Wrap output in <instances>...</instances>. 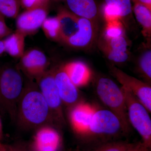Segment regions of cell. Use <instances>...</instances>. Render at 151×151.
Segmentation results:
<instances>
[{
  "instance_id": "obj_21",
  "label": "cell",
  "mask_w": 151,
  "mask_h": 151,
  "mask_svg": "<svg viewBox=\"0 0 151 151\" xmlns=\"http://www.w3.org/2000/svg\"><path fill=\"white\" fill-rule=\"evenodd\" d=\"M45 36L52 40H60L59 21L57 17H47L41 26Z\"/></svg>"
},
{
  "instance_id": "obj_28",
  "label": "cell",
  "mask_w": 151,
  "mask_h": 151,
  "mask_svg": "<svg viewBox=\"0 0 151 151\" xmlns=\"http://www.w3.org/2000/svg\"><path fill=\"white\" fill-rule=\"evenodd\" d=\"M136 1L145 5L150 9H151V0H136Z\"/></svg>"
},
{
  "instance_id": "obj_3",
  "label": "cell",
  "mask_w": 151,
  "mask_h": 151,
  "mask_svg": "<svg viewBox=\"0 0 151 151\" xmlns=\"http://www.w3.org/2000/svg\"><path fill=\"white\" fill-rule=\"evenodd\" d=\"M127 106V116L131 126L142 137L146 148L151 146V120L149 112L134 94L124 87H121Z\"/></svg>"
},
{
  "instance_id": "obj_31",
  "label": "cell",
  "mask_w": 151,
  "mask_h": 151,
  "mask_svg": "<svg viewBox=\"0 0 151 151\" xmlns=\"http://www.w3.org/2000/svg\"><path fill=\"white\" fill-rule=\"evenodd\" d=\"M2 134V125L1 121L0 119V141L1 138Z\"/></svg>"
},
{
  "instance_id": "obj_20",
  "label": "cell",
  "mask_w": 151,
  "mask_h": 151,
  "mask_svg": "<svg viewBox=\"0 0 151 151\" xmlns=\"http://www.w3.org/2000/svg\"><path fill=\"white\" fill-rule=\"evenodd\" d=\"M143 146L142 142H115L101 146L93 151H139Z\"/></svg>"
},
{
  "instance_id": "obj_24",
  "label": "cell",
  "mask_w": 151,
  "mask_h": 151,
  "mask_svg": "<svg viewBox=\"0 0 151 151\" xmlns=\"http://www.w3.org/2000/svg\"><path fill=\"white\" fill-rule=\"evenodd\" d=\"M119 20L107 22L105 29V38L107 39L124 35L123 27Z\"/></svg>"
},
{
  "instance_id": "obj_37",
  "label": "cell",
  "mask_w": 151,
  "mask_h": 151,
  "mask_svg": "<svg viewBox=\"0 0 151 151\" xmlns=\"http://www.w3.org/2000/svg\"><path fill=\"white\" fill-rule=\"evenodd\" d=\"M1 142H0V147H1Z\"/></svg>"
},
{
  "instance_id": "obj_4",
  "label": "cell",
  "mask_w": 151,
  "mask_h": 151,
  "mask_svg": "<svg viewBox=\"0 0 151 151\" xmlns=\"http://www.w3.org/2000/svg\"><path fill=\"white\" fill-rule=\"evenodd\" d=\"M19 102L21 117L28 124L38 126L48 119L50 109L39 89L24 90Z\"/></svg>"
},
{
  "instance_id": "obj_16",
  "label": "cell",
  "mask_w": 151,
  "mask_h": 151,
  "mask_svg": "<svg viewBox=\"0 0 151 151\" xmlns=\"http://www.w3.org/2000/svg\"><path fill=\"white\" fill-rule=\"evenodd\" d=\"M60 30V40L66 42L78 30V17L71 12L62 9L58 14Z\"/></svg>"
},
{
  "instance_id": "obj_1",
  "label": "cell",
  "mask_w": 151,
  "mask_h": 151,
  "mask_svg": "<svg viewBox=\"0 0 151 151\" xmlns=\"http://www.w3.org/2000/svg\"><path fill=\"white\" fill-rule=\"evenodd\" d=\"M96 89L100 100L120 120L124 133H129L131 125L127 116L125 97L121 87L120 88L112 79L102 77L97 81Z\"/></svg>"
},
{
  "instance_id": "obj_10",
  "label": "cell",
  "mask_w": 151,
  "mask_h": 151,
  "mask_svg": "<svg viewBox=\"0 0 151 151\" xmlns=\"http://www.w3.org/2000/svg\"><path fill=\"white\" fill-rule=\"evenodd\" d=\"M54 78L62 103L68 105L75 104L79 98L77 87L72 83L63 67L54 71Z\"/></svg>"
},
{
  "instance_id": "obj_25",
  "label": "cell",
  "mask_w": 151,
  "mask_h": 151,
  "mask_svg": "<svg viewBox=\"0 0 151 151\" xmlns=\"http://www.w3.org/2000/svg\"><path fill=\"white\" fill-rule=\"evenodd\" d=\"M139 68L146 79L151 81V51L148 50L143 53L139 60Z\"/></svg>"
},
{
  "instance_id": "obj_14",
  "label": "cell",
  "mask_w": 151,
  "mask_h": 151,
  "mask_svg": "<svg viewBox=\"0 0 151 151\" xmlns=\"http://www.w3.org/2000/svg\"><path fill=\"white\" fill-rule=\"evenodd\" d=\"M94 111L83 104L76 105L70 114V120L74 129L79 133L87 132Z\"/></svg>"
},
{
  "instance_id": "obj_23",
  "label": "cell",
  "mask_w": 151,
  "mask_h": 151,
  "mask_svg": "<svg viewBox=\"0 0 151 151\" xmlns=\"http://www.w3.org/2000/svg\"><path fill=\"white\" fill-rule=\"evenodd\" d=\"M21 6L20 0H0V13L4 17L16 18Z\"/></svg>"
},
{
  "instance_id": "obj_33",
  "label": "cell",
  "mask_w": 151,
  "mask_h": 151,
  "mask_svg": "<svg viewBox=\"0 0 151 151\" xmlns=\"http://www.w3.org/2000/svg\"><path fill=\"white\" fill-rule=\"evenodd\" d=\"M0 20L5 21V17L0 13Z\"/></svg>"
},
{
  "instance_id": "obj_9",
  "label": "cell",
  "mask_w": 151,
  "mask_h": 151,
  "mask_svg": "<svg viewBox=\"0 0 151 151\" xmlns=\"http://www.w3.org/2000/svg\"><path fill=\"white\" fill-rule=\"evenodd\" d=\"M21 64L27 74L37 79L45 72L47 60L40 50L32 49L24 52L21 58Z\"/></svg>"
},
{
  "instance_id": "obj_22",
  "label": "cell",
  "mask_w": 151,
  "mask_h": 151,
  "mask_svg": "<svg viewBox=\"0 0 151 151\" xmlns=\"http://www.w3.org/2000/svg\"><path fill=\"white\" fill-rule=\"evenodd\" d=\"M105 5L114 11L120 18L129 15L132 12V0H104Z\"/></svg>"
},
{
  "instance_id": "obj_7",
  "label": "cell",
  "mask_w": 151,
  "mask_h": 151,
  "mask_svg": "<svg viewBox=\"0 0 151 151\" xmlns=\"http://www.w3.org/2000/svg\"><path fill=\"white\" fill-rule=\"evenodd\" d=\"M49 5L27 10L17 17V31L26 37L35 33L47 17Z\"/></svg>"
},
{
  "instance_id": "obj_34",
  "label": "cell",
  "mask_w": 151,
  "mask_h": 151,
  "mask_svg": "<svg viewBox=\"0 0 151 151\" xmlns=\"http://www.w3.org/2000/svg\"><path fill=\"white\" fill-rule=\"evenodd\" d=\"M148 149L146 148L145 147H143L142 149V150L141 151H148Z\"/></svg>"
},
{
  "instance_id": "obj_13",
  "label": "cell",
  "mask_w": 151,
  "mask_h": 151,
  "mask_svg": "<svg viewBox=\"0 0 151 151\" xmlns=\"http://www.w3.org/2000/svg\"><path fill=\"white\" fill-rule=\"evenodd\" d=\"M104 46V51L108 59L113 62L123 63L129 58L128 44L124 35L110 39H105Z\"/></svg>"
},
{
  "instance_id": "obj_12",
  "label": "cell",
  "mask_w": 151,
  "mask_h": 151,
  "mask_svg": "<svg viewBox=\"0 0 151 151\" xmlns=\"http://www.w3.org/2000/svg\"><path fill=\"white\" fill-rule=\"evenodd\" d=\"M78 23V31L65 42L73 47H85L89 45L94 38V25L90 20L79 17Z\"/></svg>"
},
{
  "instance_id": "obj_11",
  "label": "cell",
  "mask_w": 151,
  "mask_h": 151,
  "mask_svg": "<svg viewBox=\"0 0 151 151\" xmlns=\"http://www.w3.org/2000/svg\"><path fill=\"white\" fill-rule=\"evenodd\" d=\"M60 136L51 127H42L35 137L34 146L35 151H58L60 145Z\"/></svg>"
},
{
  "instance_id": "obj_29",
  "label": "cell",
  "mask_w": 151,
  "mask_h": 151,
  "mask_svg": "<svg viewBox=\"0 0 151 151\" xmlns=\"http://www.w3.org/2000/svg\"><path fill=\"white\" fill-rule=\"evenodd\" d=\"M5 50V46L4 44V40H0V56L3 54Z\"/></svg>"
},
{
  "instance_id": "obj_5",
  "label": "cell",
  "mask_w": 151,
  "mask_h": 151,
  "mask_svg": "<svg viewBox=\"0 0 151 151\" xmlns=\"http://www.w3.org/2000/svg\"><path fill=\"white\" fill-rule=\"evenodd\" d=\"M111 74L122 85L137 98L148 111L151 112V87L149 84L128 75L114 66L110 67Z\"/></svg>"
},
{
  "instance_id": "obj_27",
  "label": "cell",
  "mask_w": 151,
  "mask_h": 151,
  "mask_svg": "<svg viewBox=\"0 0 151 151\" xmlns=\"http://www.w3.org/2000/svg\"><path fill=\"white\" fill-rule=\"evenodd\" d=\"M12 33V30L6 24L5 21L0 20V39L8 36Z\"/></svg>"
},
{
  "instance_id": "obj_35",
  "label": "cell",
  "mask_w": 151,
  "mask_h": 151,
  "mask_svg": "<svg viewBox=\"0 0 151 151\" xmlns=\"http://www.w3.org/2000/svg\"><path fill=\"white\" fill-rule=\"evenodd\" d=\"M132 1L134 2V3L135 1H136V0H132Z\"/></svg>"
},
{
  "instance_id": "obj_30",
  "label": "cell",
  "mask_w": 151,
  "mask_h": 151,
  "mask_svg": "<svg viewBox=\"0 0 151 151\" xmlns=\"http://www.w3.org/2000/svg\"><path fill=\"white\" fill-rule=\"evenodd\" d=\"M0 151H11L9 146L1 145L0 147Z\"/></svg>"
},
{
  "instance_id": "obj_8",
  "label": "cell",
  "mask_w": 151,
  "mask_h": 151,
  "mask_svg": "<svg viewBox=\"0 0 151 151\" xmlns=\"http://www.w3.org/2000/svg\"><path fill=\"white\" fill-rule=\"evenodd\" d=\"M39 89L43 95L50 111L62 118L61 100L54 78V70L45 71L37 78Z\"/></svg>"
},
{
  "instance_id": "obj_36",
  "label": "cell",
  "mask_w": 151,
  "mask_h": 151,
  "mask_svg": "<svg viewBox=\"0 0 151 151\" xmlns=\"http://www.w3.org/2000/svg\"><path fill=\"white\" fill-rule=\"evenodd\" d=\"M143 147H144V145H143L142 147V148L141 149V150H140L139 151H141V150H142V148Z\"/></svg>"
},
{
  "instance_id": "obj_18",
  "label": "cell",
  "mask_w": 151,
  "mask_h": 151,
  "mask_svg": "<svg viewBox=\"0 0 151 151\" xmlns=\"http://www.w3.org/2000/svg\"><path fill=\"white\" fill-rule=\"evenodd\" d=\"M25 37L17 31L8 36L4 40L5 52L14 58H21L24 52Z\"/></svg>"
},
{
  "instance_id": "obj_15",
  "label": "cell",
  "mask_w": 151,
  "mask_h": 151,
  "mask_svg": "<svg viewBox=\"0 0 151 151\" xmlns=\"http://www.w3.org/2000/svg\"><path fill=\"white\" fill-rule=\"evenodd\" d=\"M63 68L76 87L84 86L89 81L91 73L89 67L80 61L69 63Z\"/></svg>"
},
{
  "instance_id": "obj_2",
  "label": "cell",
  "mask_w": 151,
  "mask_h": 151,
  "mask_svg": "<svg viewBox=\"0 0 151 151\" xmlns=\"http://www.w3.org/2000/svg\"><path fill=\"white\" fill-rule=\"evenodd\" d=\"M24 90L23 78L17 68L6 65L0 68V105L12 115Z\"/></svg>"
},
{
  "instance_id": "obj_6",
  "label": "cell",
  "mask_w": 151,
  "mask_h": 151,
  "mask_svg": "<svg viewBox=\"0 0 151 151\" xmlns=\"http://www.w3.org/2000/svg\"><path fill=\"white\" fill-rule=\"evenodd\" d=\"M122 131V123L118 117L109 110L94 111L87 132L98 136H112Z\"/></svg>"
},
{
  "instance_id": "obj_32",
  "label": "cell",
  "mask_w": 151,
  "mask_h": 151,
  "mask_svg": "<svg viewBox=\"0 0 151 151\" xmlns=\"http://www.w3.org/2000/svg\"><path fill=\"white\" fill-rule=\"evenodd\" d=\"M9 147L11 151H24L21 150H18V149L14 147H12V146H9Z\"/></svg>"
},
{
  "instance_id": "obj_26",
  "label": "cell",
  "mask_w": 151,
  "mask_h": 151,
  "mask_svg": "<svg viewBox=\"0 0 151 151\" xmlns=\"http://www.w3.org/2000/svg\"><path fill=\"white\" fill-rule=\"evenodd\" d=\"M50 0H20L21 5L27 10L49 5Z\"/></svg>"
},
{
  "instance_id": "obj_19",
  "label": "cell",
  "mask_w": 151,
  "mask_h": 151,
  "mask_svg": "<svg viewBox=\"0 0 151 151\" xmlns=\"http://www.w3.org/2000/svg\"><path fill=\"white\" fill-rule=\"evenodd\" d=\"M133 9L137 20L142 27L144 34L150 37L151 9L137 1L135 2Z\"/></svg>"
},
{
  "instance_id": "obj_17",
  "label": "cell",
  "mask_w": 151,
  "mask_h": 151,
  "mask_svg": "<svg viewBox=\"0 0 151 151\" xmlns=\"http://www.w3.org/2000/svg\"><path fill=\"white\" fill-rule=\"evenodd\" d=\"M71 12L79 17L92 21L98 14V9L94 0H66Z\"/></svg>"
}]
</instances>
